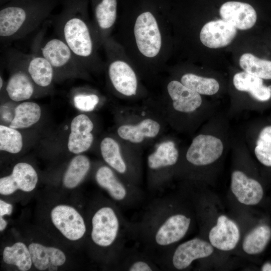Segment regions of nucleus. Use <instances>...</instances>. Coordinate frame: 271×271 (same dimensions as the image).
<instances>
[{
    "label": "nucleus",
    "mask_w": 271,
    "mask_h": 271,
    "mask_svg": "<svg viewBox=\"0 0 271 271\" xmlns=\"http://www.w3.org/2000/svg\"><path fill=\"white\" fill-rule=\"evenodd\" d=\"M179 152L174 142L161 143L148 158V166L152 171H158L175 165L178 161Z\"/></svg>",
    "instance_id": "obj_26"
},
{
    "label": "nucleus",
    "mask_w": 271,
    "mask_h": 271,
    "mask_svg": "<svg viewBox=\"0 0 271 271\" xmlns=\"http://www.w3.org/2000/svg\"><path fill=\"white\" fill-rule=\"evenodd\" d=\"M93 128L92 121L85 114H79L73 119L67 145L71 153L79 154L91 147L93 141L91 132Z\"/></svg>",
    "instance_id": "obj_18"
},
{
    "label": "nucleus",
    "mask_w": 271,
    "mask_h": 271,
    "mask_svg": "<svg viewBox=\"0 0 271 271\" xmlns=\"http://www.w3.org/2000/svg\"><path fill=\"white\" fill-rule=\"evenodd\" d=\"M223 149L220 139L211 135L199 134L193 139L189 147L186 159L194 166L207 165L220 157Z\"/></svg>",
    "instance_id": "obj_11"
},
{
    "label": "nucleus",
    "mask_w": 271,
    "mask_h": 271,
    "mask_svg": "<svg viewBox=\"0 0 271 271\" xmlns=\"http://www.w3.org/2000/svg\"><path fill=\"white\" fill-rule=\"evenodd\" d=\"M233 83L236 89L249 92L258 101H266L271 98L269 87L263 84L262 79L244 71L236 73L233 78Z\"/></svg>",
    "instance_id": "obj_23"
},
{
    "label": "nucleus",
    "mask_w": 271,
    "mask_h": 271,
    "mask_svg": "<svg viewBox=\"0 0 271 271\" xmlns=\"http://www.w3.org/2000/svg\"><path fill=\"white\" fill-rule=\"evenodd\" d=\"M41 115L40 106L33 102H24L18 105L9 126L15 129L29 127L39 121Z\"/></svg>",
    "instance_id": "obj_28"
},
{
    "label": "nucleus",
    "mask_w": 271,
    "mask_h": 271,
    "mask_svg": "<svg viewBox=\"0 0 271 271\" xmlns=\"http://www.w3.org/2000/svg\"><path fill=\"white\" fill-rule=\"evenodd\" d=\"M159 123L151 119H145L137 125H123L117 129L119 136L133 143L142 142L144 138H154L159 133Z\"/></svg>",
    "instance_id": "obj_25"
},
{
    "label": "nucleus",
    "mask_w": 271,
    "mask_h": 271,
    "mask_svg": "<svg viewBox=\"0 0 271 271\" xmlns=\"http://www.w3.org/2000/svg\"><path fill=\"white\" fill-rule=\"evenodd\" d=\"M213 252L211 243L195 238L170 249L156 260L160 269L173 268L183 270L188 267L196 259L206 257Z\"/></svg>",
    "instance_id": "obj_6"
},
{
    "label": "nucleus",
    "mask_w": 271,
    "mask_h": 271,
    "mask_svg": "<svg viewBox=\"0 0 271 271\" xmlns=\"http://www.w3.org/2000/svg\"><path fill=\"white\" fill-rule=\"evenodd\" d=\"M90 225V237L93 246L106 252V258L115 265L126 248L127 237L131 236V223L126 220L116 206L104 203L93 211Z\"/></svg>",
    "instance_id": "obj_3"
},
{
    "label": "nucleus",
    "mask_w": 271,
    "mask_h": 271,
    "mask_svg": "<svg viewBox=\"0 0 271 271\" xmlns=\"http://www.w3.org/2000/svg\"><path fill=\"white\" fill-rule=\"evenodd\" d=\"M181 82L188 88L200 94L211 95L219 89L218 81L212 78L204 77L192 73L183 75Z\"/></svg>",
    "instance_id": "obj_33"
},
{
    "label": "nucleus",
    "mask_w": 271,
    "mask_h": 271,
    "mask_svg": "<svg viewBox=\"0 0 271 271\" xmlns=\"http://www.w3.org/2000/svg\"><path fill=\"white\" fill-rule=\"evenodd\" d=\"M231 189L238 201L247 205L257 204L263 195V188L257 181L237 170L232 173Z\"/></svg>",
    "instance_id": "obj_15"
},
{
    "label": "nucleus",
    "mask_w": 271,
    "mask_h": 271,
    "mask_svg": "<svg viewBox=\"0 0 271 271\" xmlns=\"http://www.w3.org/2000/svg\"><path fill=\"white\" fill-rule=\"evenodd\" d=\"M191 223L190 217L174 211L171 201L163 197L149 204L140 221L131 223V237L156 262L186 235Z\"/></svg>",
    "instance_id": "obj_1"
},
{
    "label": "nucleus",
    "mask_w": 271,
    "mask_h": 271,
    "mask_svg": "<svg viewBox=\"0 0 271 271\" xmlns=\"http://www.w3.org/2000/svg\"><path fill=\"white\" fill-rule=\"evenodd\" d=\"M95 178L97 184L106 191L112 200L122 206H133L143 199V192L133 184L121 181L108 166L99 167Z\"/></svg>",
    "instance_id": "obj_7"
},
{
    "label": "nucleus",
    "mask_w": 271,
    "mask_h": 271,
    "mask_svg": "<svg viewBox=\"0 0 271 271\" xmlns=\"http://www.w3.org/2000/svg\"><path fill=\"white\" fill-rule=\"evenodd\" d=\"M13 210L12 205L3 200H0V217H4L5 215H10Z\"/></svg>",
    "instance_id": "obj_37"
},
{
    "label": "nucleus",
    "mask_w": 271,
    "mask_h": 271,
    "mask_svg": "<svg viewBox=\"0 0 271 271\" xmlns=\"http://www.w3.org/2000/svg\"><path fill=\"white\" fill-rule=\"evenodd\" d=\"M239 64L244 72L262 79H271V61L260 59L249 53L243 54Z\"/></svg>",
    "instance_id": "obj_32"
},
{
    "label": "nucleus",
    "mask_w": 271,
    "mask_h": 271,
    "mask_svg": "<svg viewBox=\"0 0 271 271\" xmlns=\"http://www.w3.org/2000/svg\"><path fill=\"white\" fill-rule=\"evenodd\" d=\"M81 0H68L55 21L58 37L85 67L99 63L92 28Z\"/></svg>",
    "instance_id": "obj_2"
},
{
    "label": "nucleus",
    "mask_w": 271,
    "mask_h": 271,
    "mask_svg": "<svg viewBox=\"0 0 271 271\" xmlns=\"http://www.w3.org/2000/svg\"><path fill=\"white\" fill-rule=\"evenodd\" d=\"M257 160L263 165L271 167V125L260 131L254 149Z\"/></svg>",
    "instance_id": "obj_35"
},
{
    "label": "nucleus",
    "mask_w": 271,
    "mask_h": 271,
    "mask_svg": "<svg viewBox=\"0 0 271 271\" xmlns=\"http://www.w3.org/2000/svg\"><path fill=\"white\" fill-rule=\"evenodd\" d=\"M102 157L105 162L116 172L121 175L128 172L127 164L123 158L117 143L113 139L105 138L100 144Z\"/></svg>",
    "instance_id": "obj_30"
},
{
    "label": "nucleus",
    "mask_w": 271,
    "mask_h": 271,
    "mask_svg": "<svg viewBox=\"0 0 271 271\" xmlns=\"http://www.w3.org/2000/svg\"><path fill=\"white\" fill-rule=\"evenodd\" d=\"M52 0H13L0 10L1 42L19 40L36 30L50 15Z\"/></svg>",
    "instance_id": "obj_4"
},
{
    "label": "nucleus",
    "mask_w": 271,
    "mask_h": 271,
    "mask_svg": "<svg viewBox=\"0 0 271 271\" xmlns=\"http://www.w3.org/2000/svg\"><path fill=\"white\" fill-rule=\"evenodd\" d=\"M3 84H4L3 79V78L2 77V76H1V77H0V89H2V88L3 86Z\"/></svg>",
    "instance_id": "obj_40"
},
{
    "label": "nucleus",
    "mask_w": 271,
    "mask_h": 271,
    "mask_svg": "<svg viewBox=\"0 0 271 271\" xmlns=\"http://www.w3.org/2000/svg\"><path fill=\"white\" fill-rule=\"evenodd\" d=\"M133 33L137 48L144 56L153 58L158 55L162 36L158 22L151 12H144L137 17Z\"/></svg>",
    "instance_id": "obj_9"
},
{
    "label": "nucleus",
    "mask_w": 271,
    "mask_h": 271,
    "mask_svg": "<svg viewBox=\"0 0 271 271\" xmlns=\"http://www.w3.org/2000/svg\"><path fill=\"white\" fill-rule=\"evenodd\" d=\"M32 51L45 58L53 67L55 74H78L85 68L61 39L58 37L45 38L43 31L35 37Z\"/></svg>",
    "instance_id": "obj_5"
},
{
    "label": "nucleus",
    "mask_w": 271,
    "mask_h": 271,
    "mask_svg": "<svg viewBox=\"0 0 271 271\" xmlns=\"http://www.w3.org/2000/svg\"><path fill=\"white\" fill-rule=\"evenodd\" d=\"M8 225L7 221L4 218V217H0V231H3L6 228Z\"/></svg>",
    "instance_id": "obj_38"
},
{
    "label": "nucleus",
    "mask_w": 271,
    "mask_h": 271,
    "mask_svg": "<svg viewBox=\"0 0 271 271\" xmlns=\"http://www.w3.org/2000/svg\"><path fill=\"white\" fill-rule=\"evenodd\" d=\"M262 270L271 271V263L269 262L265 263L262 267Z\"/></svg>",
    "instance_id": "obj_39"
},
{
    "label": "nucleus",
    "mask_w": 271,
    "mask_h": 271,
    "mask_svg": "<svg viewBox=\"0 0 271 271\" xmlns=\"http://www.w3.org/2000/svg\"><path fill=\"white\" fill-rule=\"evenodd\" d=\"M168 93L173 100L174 109L185 113L192 112L202 103V98L198 93L188 88L177 80L170 82L167 86Z\"/></svg>",
    "instance_id": "obj_21"
},
{
    "label": "nucleus",
    "mask_w": 271,
    "mask_h": 271,
    "mask_svg": "<svg viewBox=\"0 0 271 271\" xmlns=\"http://www.w3.org/2000/svg\"><path fill=\"white\" fill-rule=\"evenodd\" d=\"M99 97L94 94L78 93L73 97L76 108L83 111H91L99 102Z\"/></svg>",
    "instance_id": "obj_36"
},
{
    "label": "nucleus",
    "mask_w": 271,
    "mask_h": 271,
    "mask_svg": "<svg viewBox=\"0 0 271 271\" xmlns=\"http://www.w3.org/2000/svg\"><path fill=\"white\" fill-rule=\"evenodd\" d=\"M3 259L6 264L15 265L21 271H28L33 265L29 247L20 241L5 247Z\"/></svg>",
    "instance_id": "obj_27"
},
{
    "label": "nucleus",
    "mask_w": 271,
    "mask_h": 271,
    "mask_svg": "<svg viewBox=\"0 0 271 271\" xmlns=\"http://www.w3.org/2000/svg\"><path fill=\"white\" fill-rule=\"evenodd\" d=\"M240 237V232L236 224L226 216H220L216 225L211 228L209 239L215 248L228 251L236 246Z\"/></svg>",
    "instance_id": "obj_17"
},
{
    "label": "nucleus",
    "mask_w": 271,
    "mask_h": 271,
    "mask_svg": "<svg viewBox=\"0 0 271 271\" xmlns=\"http://www.w3.org/2000/svg\"><path fill=\"white\" fill-rule=\"evenodd\" d=\"M20 55L27 73L36 86L49 87L55 76L49 62L42 55L34 52L25 54L20 51Z\"/></svg>",
    "instance_id": "obj_16"
},
{
    "label": "nucleus",
    "mask_w": 271,
    "mask_h": 271,
    "mask_svg": "<svg viewBox=\"0 0 271 271\" xmlns=\"http://www.w3.org/2000/svg\"><path fill=\"white\" fill-rule=\"evenodd\" d=\"M271 238V228L267 225H261L252 230L244 238L242 248L249 254L261 252Z\"/></svg>",
    "instance_id": "obj_31"
},
{
    "label": "nucleus",
    "mask_w": 271,
    "mask_h": 271,
    "mask_svg": "<svg viewBox=\"0 0 271 271\" xmlns=\"http://www.w3.org/2000/svg\"><path fill=\"white\" fill-rule=\"evenodd\" d=\"M219 14L223 20L241 30L251 28L257 20L256 12L253 7L240 2L224 3L220 8Z\"/></svg>",
    "instance_id": "obj_14"
},
{
    "label": "nucleus",
    "mask_w": 271,
    "mask_h": 271,
    "mask_svg": "<svg viewBox=\"0 0 271 271\" xmlns=\"http://www.w3.org/2000/svg\"><path fill=\"white\" fill-rule=\"evenodd\" d=\"M237 34L236 28L222 20L211 21L202 28L199 35L201 43L211 49L224 47L229 45Z\"/></svg>",
    "instance_id": "obj_13"
},
{
    "label": "nucleus",
    "mask_w": 271,
    "mask_h": 271,
    "mask_svg": "<svg viewBox=\"0 0 271 271\" xmlns=\"http://www.w3.org/2000/svg\"><path fill=\"white\" fill-rule=\"evenodd\" d=\"M115 265L118 269L125 271L161 270L155 261L144 251L126 247L123 251Z\"/></svg>",
    "instance_id": "obj_22"
},
{
    "label": "nucleus",
    "mask_w": 271,
    "mask_h": 271,
    "mask_svg": "<svg viewBox=\"0 0 271 271\" xmlns=\"http://www.w3.org/2000/svg\"><path fill=\"white\" fill-rule=\"evenodd\" d=\"M33 264L39 270L55 271L66 260L64 253L60 249L33 242L28 246Z\"/></svg>",
    "instance_id": "obj_20"
},
{
    "label": "nucleus",
    "mask_w": 271,
    "mask_h": 271,
    "mask_svg": "<svg viewBox=\"0 0 271 271\" xmlns=\"http://www.w3.org/2000/svg\"><path fill=\"white\" fill-rule=\"evenodd\" d=\"M7 60L12 69L6 87L8 96L16 102L30 98L35 92L36 85L26 70L20 51L14 49L9 51Z\"/></svg>",
    "instance_id": "obj_8"
},
{
    "label": "nucleus",
    "mask_w": 271,
    "mask_h": 271,
    "mask_svg": "<svg viewBox=\"0 0 271 271\" xmlns=\"http://www.w3.org/2000/svg\"><path fill=\"white\" fill-rule=\"evenodd\" d=\"M108 76L114 88L122 94L131 96L136 94L137 79L130 66L120 60H110Z\"/></svg>",
    "instance_id": "obj_19"
},
{
    "label": "nucleus",
    "mask_w": 271,
    "mask_h": 271,
    "mask_svg": "<svg viewBox=\"0 0 271 271\" xmlns=\"http://www.w3.org/2000/svg\"><path fill=\"white\" fill-rule=\"evenodd\" d=\"M90 167V161L86 156L78 155L73 158L63 177L64 187L70 189L78 186L87 174Z\"/></svg>",
    "instance_id": "obj_29"
},
{
    "label": "nucleus",
    "mask_w": 271,
    "mask_h": 271,
    "mask_svg": "<svg viewBox=\"0 0 271 271\" xmlns=\"http://www.w3.org/2000/svg\"><path fill=\"white\" fill-rule=\"evenodd\" d=\"M38 181L34 168L27 163H19L13 168L12 174L0 179V194L10 195L18 190L32 191Z\"/></svg>",
    "instance_id": "obj_12"
},
{
    "label": "nucleus",
    "mask_w": 271,
    "mask_h": 271,
    "mask_svg": "<svg viewBox=\"0 0 271 271\" xmlns=\"http://www.w3.org/2000/svg\"><path fill=\"white\" fill-rule=\"evenodd\" d=\"M116 12V0H101L95 6V23L98 36L102 41L115 23Z\"/></svg>",
    "instance_id": "obj_24"
},
{
    "label": "nucleus",
    "mask_w": 271,
    "mask_h": 271,
    "mask_svg": "<svg viewBox=\"0 0 271 271\" xmlns=\"http://www.w3.org/2000/svg\"><path fill=\"white\" fill-rule=\"evenodd\" d=\"M23 147V139L21 133L16 129L0 125V150L12 154H17Z\"/></svg>",
    "instance_id": "obj_34"
},
{
    "label": "nucleus",
    "mask_w": 271,
    "mask_h": 271,
    "mask_svg": "<svg viewBox=\"0 0 271 271\" xmlns=\"http://www.w3.org/2000/svg\"><path fill=\"white\" fill-rule=\"evenodd\" d=\"M52 222L67 239L76 241L83 237L86 232V225L80 213L72 206L60 204L51 210Z\"/></svg>",
    "instance_id": "obj_10"
}]
</instances>
